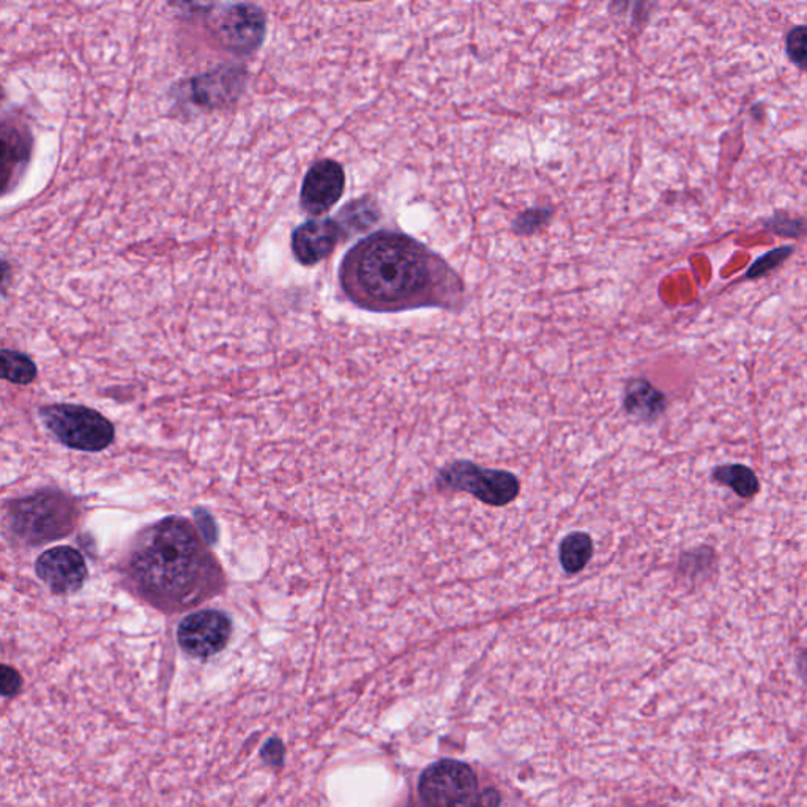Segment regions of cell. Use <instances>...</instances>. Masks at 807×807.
Returning a JSON list of instances; mask_svg holds the SVG:
<instances>
[{
	"label": "cell",
	"mask_w": 807,
	"mask_h": 807,
	"mask_svg": "<svg viewBox=\"0 0 807 807\" xmlns=\"http://www.w3.org/2000/svg\"><path fill=\"white\" fill-rule=\"evenodd\" d=\"M793 246H781V248L773 249V252L765 253L760 256L749 270L746 271V278L748 280H756V278H762L770 271L777 270L779 266L785 262L793 255Z\"/></svg>",
	"instance_id": "18"
},
{
	"label": "cell",
	"mask_w": 807,
	"mask_h": 807,
	"mask_svg": "<svg viewBox=\"0 0 807 807\" xmlns=\"http://www.w3.org/2000/svg\"><path fill=\"white\" fill-rule=\"evenodd\" d=\"M344 188L343 166L334 160L317 161L303 180L299 206L313 217H322L340 203Z\"/></svg>",
	"instance_id": "8"
},
{
	"label": "cell",
	"mask_w": 807,
	"mask_h": 807,
	"mask_svg": "<svg viewBox=\"0 0 807 807\" xmlns=\"http://www.w3.org/2000/svg\"><path fill=\"white\" fill-rule=\"evenodd\" d=\"M595 545L590 535L584 531H574L563 539L560 545L559 559L565 573H580L594 559Z\"/></svg>",
	"instance_id": "14"
},
{
	"label": "cell",
	"mask_w": 807,
	"mask_h": 807,
	"mask_svg": "<svg viewBox=\"0 0 807 807\" xmlns=\"http://www.w3.org/2000/svg\"><path fill=\"white\" fill-rule=\"evenodd\" d=\"M338 277L349 302L382 315L419 308L460 309L465 299L456 270L403 232L377 231L359 240L344 256Z\"/></svg>",
	"instance_id": "1"
},
{
	"label": "cell",
	"mask_w": 807,
	"mask_h": 807,
	"mask_svg": "<svg viewBox=\"0 0 807 807\" xmlns=\"http://www.w3.org/2000/svg\"><path fill=\"white\" fill-rule=\"evenodd\" d=\"M379 217V210L376 209L375 203L354 200L340 211L337 220L343 225L345 237H349V235L357 234V232L365 231L369 225L375 224Z\"/></svg>",
	"instance_id": "16"
},
{
	"label": "cell",
	"mask_w": 807,
	"mask_h": 807,
	"mask_svg": "<svg viewBox=\"0 0 807 807\" xmlns=\"http://www.w3.org/2000/svg\"><path fill=\"white\" fill-rule=\"evenodd\" d=\"M343 239L345 232L338 220L306 221L292 234V253L302 266H316L329 257Z\"/></svg>",
	"instance_id": "10"
},
{
	"label": "cell",
	"mask_w": 807,
	"mask_h": 807,
	"mask_svg": "<svg viewBox=\"0 0 807 807\" xmlns=\"http://www.w3.org/2000/svg\"><path fill=\"white\" fill-rule=\"evenodd\" d=\"M232 623L223 612L192 613L180 623V647L193 658H210L221 653L231 639Z\"/></svg>",
	"instance_id": "7"
},
{
	"label": "cell",
	"mask_w": 807,
	"mask_h": 807,
	"mask_svg": "<svg viewBox=\"0 0 807 807\" xmlns=\"http://www.w3.org/2000/svg\"><path fill=\"white\" fill-rule=\"evenodd\" d=\"M126 568L137 595L168 613L196 608L224 587L213 553L182 517H168L140 531Z\"/></svg>",
	"instance_id": "2"
},
{
	"label": "cell",
	"mask_w": 807,
	"mask_h": 807,
	"mask_svg": "<svg viewBox=\"0 0 807 807\" xmlns=\"http://www.w3.org/2000/svg\"><path fill=\"white\" fill-rule=\"evenodd\" d=\"M21 685H23V680H21L20 673L15 671V669L10 668V665H3L2 669V693L3 696H13V694H16L17 690H20Z\"/></svg>",
	"instance_id": "21"
},
{
	"label": "cell",
	"mask_w": 807,
	"mask_h": 807,
	"mask_svg": "<svg viewBox=\"0 0 807 807\" xmlns=\"http://www.w3.org/2000/svg\"><path fill=\"white\" fill-rule=\"evenodd\" d=\"M625 408L633 417L653 419L664 412L665 398L647 380H634L626 389Z\"/></svg>",
	"instance_id": "13"
},
{
	"label": "cell",
	"mask_w": 807,
	"mask_h": 807,
	"mask_svg": "<svg viewBox=\"0 0 807 807\" xmlns=\"http://www.w3.org/2000/svg\"><path fill=\"white\" fill-rule=\"evenodd\" d=\"M35 573L52 594H75L86 583V560L76 549L59 546L38 557Z\"/></svg>",
	"instance_id": "9"
},
{
	"label": "cell",
	"mask_w": 807,
	"mask_h": 807,
	"mask_svg": "<svg viewBox=\"0 0 807 807\" xmlns=\"http://www.w3.org/2000/svg\"><path fill=\"white\" fill-rule=\"evenodd\" d=\"M788 59L803 72H807V26L793 27L785 38Z\"/></svg>",
	"instance_id": "20"
},
{
	"label": "cell",
	"mask_w": 807,
	"mask_h": 807,
	"mask_svg": "<svg viewBox=\"0 0 807 807\" xmlns=\"http://www.w3.org/2000/svg\"><path fill=\"white\" fill-rule=\"evenodd\" d=\"M46 428L69 449L101 451L114 440V426L100 412L84 405L54 404L41 408Z\"/></svg>",
	"instance_id": "4"
},
{
	"label": "cell",
	"mask_w": 807,
	"mask_h": 807,
	"mask_svg": "<svg viewBox=\"0 0 807 807\" xmlns=\"http://www.w3.org/2000/svg\"><path fill=\"white\" fill-rule=\"evenodd\" d=\"M2 178L3 192H9L23 174L29 161L32 137L27 129L16 123H3L2 129Z\"/></svg>",
	"instance_id": "12"
},
{
	"label": "cell",
	"mask_w": 807,
	"mask_h": 807,
	"mask_svg": "<svg viewBox=\"0 0 807 807\" xmlns=\"http://www.w3.org/2000/svg\"><path fill=\"white\" fill-rule=\"evenodd\" d=\"M80 510L75 500L58 491H41L12 503L10 527L27 546H41L72 534Z\"/></svg>",
	"instance_id": "3"
},
{
	"label": "cell",
	"mask_w": 807,
	"mask_h": 807,
	"mask_svg": "<svg viewBox=\"0 0 807 807\" xmlns=\"http://www.w3.org/2000/svg\"><path fill=\"white\" fill-rule=\"evenodd\" d=\"M713 478L721 485L729 486L742 499H753L759 492V479L745 465L731 464L714 470Z\"/></svg>",
	"instance_id": "15"
},
{
	"label": "cell",
	"mask_w": 807,
	"mask_h": 807,
	"mask_svg": "<svg viewBox=\"0 0 807 807\" xmlns=\"http://www.w3.org/2000/svg\"><path fill=\"white\" fill-rule=\"evenodd\" d=\"M266 32L264 12L255 5H234L220 21V34L228 48L249 52L262 44Z\"/></svg>",
	"instance_id": "11"
},
{
	"label": "cell",
	"mask_w": 807,
	"mask_h": 807,
	"mask_svg": "<svg viewBox=\"0 0 807 807\" xmlns=\"http://www.w3.org/2000/svg\"><path fill=\"white\" fill-rule=\"evenodd\" d=\"M439 486L470 493L486 505L505 506L517 499L521 481L516 475L497 468H485L468 461H454L440 470Z\"/></svg>",
	"instance_id": "6"
},
{
	"label": "cell",
	"mask_w": 807,
	"mask_h": 807,
	"mask_svg": "<svg viewBox=\"0 0 807 807\" xmlns=\"http://www.w3.org/2000/svg\"><path fill=\"white\" fill-rule=\"evenodd\" d=\"M767 231L773 232L779 237L803 239L807 235V221L802 218H791L787 215H774L765 223Z\"/></svg>",
	"instance_id": "19"
},
{
	"label": "cell",
	"mask_w": 807,
	"mask_h": 807,
	"mask_svg": "<svg viewBox=\"0 0 807 807\" xmlns=\"http://www.w3.org/2000/svg\"><path fill=\"white\" fill-rule=\"evenodd\" d=\"M2 371L3 379L16 386H27L37 377L35 363L27 355L9 349L2 351Z\"/></svg>",
	"instance_id": "17"
},
{
	"label": "cell",
	"mask_w": 807,
	"mask_h": 807,
	"mask_svg": "<svg viewBox=\"0 0 807 807\" xmlns=\"http://www.w3.org/2000/svg\"><path fill=\"white\" fill-rule=\"evenodd\" d=\"M418 792L425 807H485L474 771L457 760L431 765L419 778Z\"/></svg>",
	"instance_id": "5"
},
{
	"label": "cell",
	"mask_w": 807,
	"mask_h": 807,
	"mask_svg": "<svg viewBox=\"0 0 807 807\" xmlns=\"http://www.w3.org/2000/svg\"><path fill=\"white\" fill-rule=\"evenodd\" d=\"M799 671H802L803 676L807 680V651L799 658Z\"/></svg>",
	"instance_id": "22"
}]
</instances>
